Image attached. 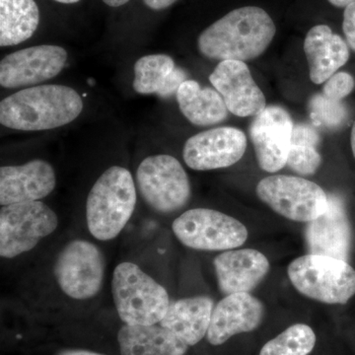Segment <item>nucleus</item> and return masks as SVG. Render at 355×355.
Here are the masks:
<instances>
[{"mask_svg": "<svg viewBox=\"0 0 355 355\" xmlns=\"http://www.w3.org/2000/svg\"><path fill=\"white\" fill-rule=\"evenodd\" d=\"M275 33L272 18L263 8L239 7L200 33L198 50L212 60L245 62L260 57L272 43Z\"/></svg>", "mask_w": 355, "mask_h": 355, "instance_id": "obj_1", "label": "nucleus"}, {"mask_svg": "<svg viewBox=\"0 0 355 355\" xmlns=\"http://www.w3.org/2000/svg\"><path fill=\"white\" fill-rule=\"evenodd\" d=\"M83 110V99L69 86H35L2 100L0 123L24 132L53 130L76 120Z\"/></svg>", "mask_w": 355, "mask_h": 355, "instance_id": "obj_2", "label": "nucleus"}, {"mask_svg": "<svg viewBox=\"0 0 355 355\" xmlns=\"http://www.w3.org/2000/svg\"><path fill=\"white\" fill-rule=\"evenodd\" d=\"M137 189L130 172L121 166L106 170L89 191L86 221L89 232L100 241L118 237L132 218Z\"/></svg>", "mask_w": 355, "mask_h": 355, "instance_id": "obj_3", "label": "nucleus"}, {"mask_svg": "<svg viewBox=\"0 0 355 355\" xmlns=\"http://www.w3.org/2000/svg\"><path fill=\"white\" fill-rule=\"evenodd\" d=\"M112 294L119 317L132 326L160 324L171 304L164 287L130 261L114 268Z\"/></svg>", "mask_w": 355, "mask_h": 355, "instance_id": "obj_4", "label": "nucleus"}, {"mask_svg": "<svg viewBox=\"0 0 355 355\" xmlns=\"http://www.w3.org/2000/svg\"><path fill=\"white\" fill-rule=\"evenodd\" d=\"M291 284L306 297L326 304H347L355 294V270L347 261L308 254L287 268Z\"/></svg>", "mask_w": 355, "mask_h": 355, "instance_id": "obj_5", "label": "nucleus"}, {"mask_svg": "<svg viewBox=\"0 0 355 355\" xmlns=\"http://www.w3.org/2000/svg\"><path fill=\"white\" fill-rule=\"evenodd\" d=\"M58 225L57 214L40 200L4 205L0 209V256L13 259L31 251Z\"/></svg>", "mask_w": 355, "mask_h": 355, "instance_id": "obj_6", "label": "nucleus"}, {"mask_svg": "<svg viewBox=\"0 0 355 355\" xmlns=\"http://www.w3.org/2000/svg\"><path fill=\"white\" fill-rule=\"evenodd\" d=\"M140 195L151 209L162 214L183 209L191 198V184L181 163L166 154L149 156L137 171Z\"/></svg>", "mask_w": 355, "mask_h": 355, "instance_id": "obj_7", "label": "nucleus"}, {"mask_svg": "<svg viewBox=\"0 0 355 355\" xmlns=\"http://www.w3.org/2000/svg\"><path fill=\"white\" fill-rule=\"evenodd\" d=\"M173 232L186 247L200 251H228L247 241L246 226L234 217L209 209L187 210L173 222Z\"/></svg>", "mask_w": 355, "mask_h": 355, "instance_id": "obj_8", "label": "nucleus"}, {"mask_svg": "<svg viewBox=\"0 0 355 355\" xmlns=\"http://www.w3.org/2000/svg\"><path fill=\"white\" fill-rule=\"evenodd\" d=\"M257 195L279 216L292 221L315 220L328 209V195L303 178L273 175L261 180Z\"/></svg>", "mask_w": 355, "mask_h": 355, "instance_id": "obj_9", "label": "nucleus"}, {"mask_svg": "<svg viewBox=\"0 0 355 355\" xmlns=\"http://www.w3.org/2000/svg\"><path fill=\"white\" fill-rule=\"evenodd\" d=\"M106 261L93 243L73 240L58 254L53 273L65 295L76 300L94 297L101 291Z\"/></svg>", "mask_w": 355, "mask_h": 355, "instance_id": "obj_10", "label": "nucleus"}, {"mask_svg": "<svg viewBox=\"0 0 355 355\" xmlns=\"http://www.w3.org/2000/svg\"><path fill=\"white\" fill-rule=\"evenodd\" d=\"M67 60V51L60 46L23 49L0 62V84L4 88H19L50 80L60 73Z\"/></svg>", "mask_w": 355, "mask_h": 355, "instance_id": "obj_11", "label": "nucleus"}, {"mask_svg": "<svg viewBox=\"0 0 355 355\" xmlns=\"http://www.w3.org/2000/svg\"><path fill=\"white\" fill-rule=\"evenodd\" d=\"M247 148V137L236 128H212L187 140L184 163L196 171L227 168L241 160Z\"/></svg>", "mask_w": 355, "mask_h": 355, "instance_id": "obj_12", "label": "nucleus"}, {"mask_svg": "<svg viewBox=\"0 0 355 355\" xmlns=\"http://www.w3.org/2000/svg\"><path fill=\"white\" fill-rule=\"evenodd\" d=\"M293 128L291 114L282 107H266L254 116L249 128L250 137L263 171L279 172L287 164Z\"/></svg>", "mask_w": 355, "mask_h": 355, "instance_id": "obj_13", "label": "nucleus"}, {"mask_svg": "<svg viewBox=\"0 0 355 355\" xmlns=\"http://www.w3.org/2000/svg\"><path fill=\"white\" fill-rule=\"evenodd\" d=\"M209 81L223 98L228 111L235 116L241 118L257 116L266 108L265 95L254 83L244 62H219L210 74Z\"/></svg>", "mask_w": 355, "mask_h": 355, "instance_id": "obj_14", "label": "nucleus"}, {"mask_svg": "<svg viewBox=\"0 0 355 355\" xmlns=\"http://www.w3.org/2000/svg\"><path fill=\"white\" fill-rule=\"evenodd\" d=\"M328 209L315 220L308 222L306 242L310 254H322L347 261L352 247V227L342 198L328 196Z\"/></svg>", "mask_w": 355, "mask_h": 355, "instance_id": "obj_15", "label": "nucleus"}, {"mask_svg": "<svg viewBox=\"0 0 355 355\" xmlns=\"http://www.w3.org/2000/svg\"><path fill=\"white\" fill-rule=\"evenodd\" d=\"M265 316V307L250 293L229 294L217 303L212 312L207 342L221 345L229 338L250 333L260 327Z\"/></svg>", "mask_w": 355, "mask_h": 355, "instance_id": "obj_16", "label": "nucleus"}, {"mask_svg": "<svg viewBox=\"0 0 355 355\" xmlns=\"http://www.w3.org/2000/svg\"><path fill=\"white\" fill-rule=\"evenodd\" d=\"M57 184L55 170L46 161L36 159L23 165L0 169V205L37 202L48 197Z\"/></svg>", "mask_w": 355, "mask_h": 355, "instance_id": "obj_17", "label": "nucleus"}, {"mask_svg": "<svg viewBox=\"0 0 355 355\" xmlns=\"http://www.w3.org/2000/svg\"><path fill=\"white\" fill-rule=\"evenodd\" d=\"M222 293H249L260 284L270 270L268 258L253 249L225 251L214 261Z\"/></svg>", "mask_w": 355, "mask_h": 355, "instance_id": "obj_18", "label": "nucleus"}, {"mask_svg": "<svg viewBox=\"0 0 355 355\" xmlns=\"http://www.w3.org/2000/svg\"><path fill=\"white\" fill-rule=\"evenodd\" d=\"M304 51L310 79L315 84L328 80L349 58L347 42L324 24L311 28L304 40Z\"/></svg>", "mask_w": 355, "mask_h": 355, "instance_id": "obj_19", "label": "nucleus"}, {"mask_svg": "<svg viewBox=\"0 0 355 355\" xmlns=\"http://www.w3.org/2000/svg\"><path fill=\"white\" fill-rule=\"evenodd\" d=\"M214 309V300L207 296L181 299L170 304L160 324L193 347L207 336Z\"/></svg>", "mask_w": 355, "mask_h": 355, "instance_id": "obj_20", "label": "nucleus"}, {"mask_svg": "<svg viewBox=\"0 0 355 355\" xmlns=\"http://www.w3.org/2000/svg\"><path fill=\"white\" fill-rule=\"evenodd\" d=\"M121 355H184L189 345L160 324H123L118 334Z\"/></svg>", "mask_w": 355, "mask_h": 355, "instance_id": "obj_21", "label": "nucleus"}, {"mask_svg": "<svg viewBox=\"0 0 355 355\" xmlns=\"http://www.w3.org/2000/svg\"><path fill=\"white\" fill-rule=\"evenodd\" d=\"M176 96L182 114L193 125L207 127L227 119L228 109L221 95L214 89L200 87L197 81H184Z\"/></svg>", "mask_w": 355, "mask_h": 355, "instance_id": "obj_22", "label": "nucleus"}, {"mask_svg": "<svg viewBox=\"0 0 355 355\" xmlns=\"http://www.w3.org/2000/svg\"><path fill=\"white\" fill-rule=\"evenodd\" d=\"M40 10L35 0H0V46H16L38 29Z\"/></svg>", "mask_w": 355, "mask_h": 355, "instance_id": "obj_23", "label": "nucleus"}, {"mask_svg": "<svg viewBox=\"0 0 355 355\" xmlns=\"http://www.w3.org/2000/svg\"><path fill=\"white\" fill-rule=\"evenodd\" d=\"M175 67L169 55H150L139 58L135 65L133 89L139 94H157L160 97Z\"/></svg>", "mask_w": 355, "mask_h": 355, "instance_id": "obj_24", "label": "nucleus"}, {"mask_svg": "<svg viewBox=\"0 0 355 355\" xmlns=\"http://www.w3.org/2000/svg\"><path fill=\"white\" fill-rule=\"evenodd\" d=\"M316 345V335L311 327L295 324L263 345L260 355H308Z\"/></svg>", "mask_w": 355, "mask_h": 355, "instance_id": "obj_25", "label": "nucleus"}, {"mask_svg": "<svg viewBox=\"0 0 355 355\" xmlns=\"http://www.w3.org/2000/svg\"><path fill=\"white\" fill-rule=\"evenodd\" d=\"M309 112L315 125L331 130L342 127L347 116L342 101L329 99L324 94L313 96L309 103Z\"/></svg>", "mask_w": 355, "mask_h": 355, "instance_id": "obj_26", "label": "nucleus"}, {"mask_svg": "<svg viewBox=\"0 0 355 355\" xmlns=\"http://www.w3.org/2000/svg\"><path fill=\"white\" fill-rule=\"evenodd\" d=\"M321 163V154L318 153L315 147L291 144L286 165L294 172L303 176H309L316 173Z\"/></svg>", "mask_w": 355, "mask_h": 355, "instance_id": "obj_27", "label": "nucleus"}, {"mask_svg": "<svg viewBox=\"0 0 355 355\" xmlns=\"http://www.w3.org/2000/svg\"><path fill=\"white\" fill-rule=\"evenodd\" d=\"M354 77L347 72H336L324 84L323 94L329 99L342 101L354 91Z\"/></svg>", "mask_w": 355, "mask_h": 355, "instance_id": "obj_28", "label": "nucleus"}, {"mask_svg": "<svg viewBox=\"0 0 355 355\" xmlns=\"http://www.w3.org/2000/svg\"><path fill=\"white\" fill-rule=\"evenodd\" d=\"M291 144L317 148L320 144L319 133L312 125H294L293 132H292Z\"/></svg>", "mask_w": 355, "mask_h": 355, "instance_id": "obj_29", "label": "nucleus"}, {"mask_svg": "<svg viewBox=\"0 0 355 355\" xmlns=\"http://www.w3.org/2000/svg\"><path fill=\"white\" fill-rule=\"evenodd\" d=\"M343 31L347 43L355 51V1L345 7L343 11Z\"/></svg>", "mask_w": 355, "mask_h": 355, "instance_id": "obj_30", "label": "nucleus"}, {"mask_svg": "<svg viewBox=\"0 0 355 355\" xmlns=\"http://www.w3.org/2000/svg\"><path fill=\"white\" fill-rule=\"evenodd\" d=\"M177 1L178 0H144V3L151 10L161 11L169 8Z\"/></svg>", "mask_w": 355, "mask_h": 355, "instance_id": "obj_31", "label": "nucleus"}, {"mask_svg": "<svg viewBox=\"0 0 355 355\" xmlns=\"http://www.w3.org/2000/svg\"><path fill=\"white\" fill-rule=\"evenodd\" d=\"M57 355H104L101 354H97L94 352H89V350L84 349H67L62 350L60 354Z\"/></svg>", "mask_w": 355, "mask_h": 355, "instance_id": "obj_32", "label": "nucleus"}, {"mask_svg": "<svg viewBox=\"0 0 355 355\" xmlns=\"http://www.w3.org/2000/svg\"><path fill=\"white\" fill-rule=\"evenodd\" d=\"M101 1L110 7H121L127 4L130 0H101Z\"/></svg>", "mask_w": 355, "mask_h": 355, "instance_id": "obj_33", "label": "nucleus"}, {"mask_svg": "<svg viewBox=\"0 0 355 355\" xmlns=\"http://www.w3.org/2000/svg\"><path fill=\"white\" fill-rule=\"evenodd\" d=\"M329 2L331 4V6L336 7H340V8H345L349 6V4L354 2L355 0H328Z\"/></svg>", "mask_w": 355, "mask_h": 355, "instance_id": "obj_34", "label": "nucleus"}, {"mask_svg": "<svg viewBox=\"0 0 355 355\" xmlns=\"http://www.w3.org/2000/svg\"><path fill=\"white\" fill-rule=\"evenodd\" d=\"M350 144H352V153H354L355 158V121L352 125V137H350Z\"/></svg>", "mask_w": 355, "mask_h": 355, "instance_id": "obj_35", "label": "nucleus"}, {"mask_svg": "<svg viewBox=\"0 0 355 355\" xmlns=\"http://www.w3.org/2000/svg\"><path fill=\"white\" fill-rule=\"evenodd\" d=\"M55 1L60 2V3L62 4H74L80 1V0H55Z\"/></svg>", "mask_w": 355, "mask_h": 355, "instance_id": "obj_36", "label": "nucleus"}]
</instances>
